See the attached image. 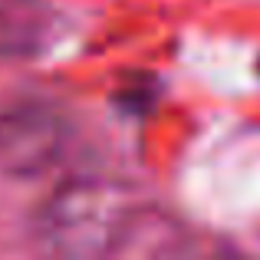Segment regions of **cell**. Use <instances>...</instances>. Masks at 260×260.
Masks as SVG:
<instances>
[{"label": "cell", "instance_id": "cell-1", "mask_svg": "<svg viewBox=\"0 0 260 260\" xmlns=\"http://www.w3.org/2000/svg\"><path fill=\"white\" fill-rule=\"evenodd\" d=\"M135 231V201L122 184L102 178L70 181L43 204L37 241L46 254L95 260L122 250Z\"/></svg>", "mask_w": 260, "mask_h": 260}, {"label": "cell", "instance_id": "cell-2", "mask_svg": "<svg viewBox=\"0 0 260 260\" xmlns=\"http://www.w3.org/2000/svg\"><path fill=\"white\" fill-rule=\"evenodd\" d=\"M70 122L50 102H17L0 112V168L13 178L50 172L66 152Z\"/></svg>", "mask_w": 260, "mask_h": 260}, {"label": "cell", "instance_id": "cell-3", "mask_svg": "<svg viewBox=\"0 0 260 260\" xmlns=\"http://www.w3.org/2000/svg\"><path fill=\"white\" fill-rule=\"evenodd\" d=\"M50 33V13L40 0H0V56L37 53Z\"/></svg>", "mask_w": 260, "mask_h": 260}]
</instances>
